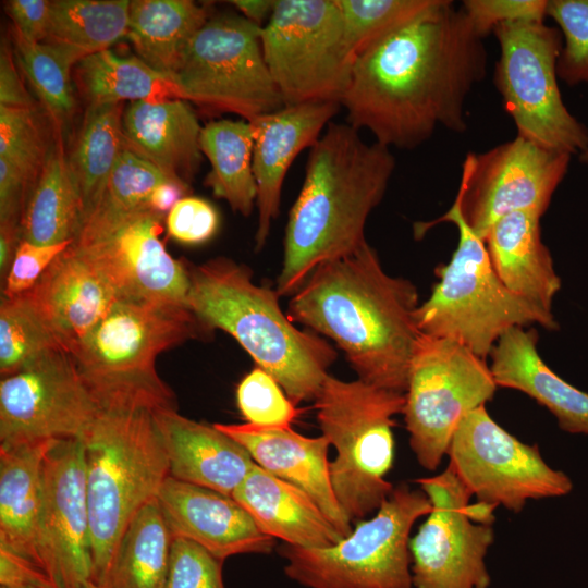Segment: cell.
Returning <instances> with one entry per match:
<instances>
[{
  "label": "cell",
  "mask_w": 588,
  "mask_h": 588,
  "mask_svg": "<svg viewBox=\"0 0 588 588\" xmlns=\"http://www.w3.org/2000/svg\"><path fill=\"white\" fill-rule=\"evenodd\" d=\"M500 46L493 83L517 136L571 156L588 147V128L564 105L556 64L561 32L544 21L503 23L493 32Z\"/></svg>",
  "instance_id": "obj_10"
},
{
  "label": "cell",
  "mask_w": 588,
  "mask_h": 588,
  "mask_svg": "<svg viewBox=\"0 0 588 588\" xmlns=\"http://www.w3.org/2000/svg\"><path fill=\"white\" fill-rule=\"evenodd\" d=\"M123 112V102L88 105L68 154L69 170L81 204V228L93 212L126 148Z\"/></svg>",
  "instance_id": "obj_32"
},
{
  "label": "cell",
  "mask_w": 588,
  "mask_h": 588,
  "mask_svg": "<svg viewBox=\"0 0 588 588\" xmlns=\"http://www.w3.org/2000/svg\"><path fill=\"white\" fill-rule=\"evenodd\" d=\"M395 169L390 148L365 142L347 123L330 122L309 148L305 177L283 241L277 293L293 295L313 270L366 242L365 225Z\"/></svg>",
  "instance_id": "obj_3"
},
{
  "label": "cell",
  "mask_w": 588,
  "mask_h": 588,
  "mask_svg": "<svg viewBox=\"0 0 588 588\" xmlns=\"http://www.w3.org/2000/svg\"><path fill=\"white\" fill-rule=\"evenodd\" d=\"M579 160L583 162V163H588V147L587 149L581 152L579 156Z\"/></svg>",
  "instance_id": "obj_56"
},
{
  "label": "cell",
  "mask_w": 588,
  "mask_h": 588,
  "mask_svg": "<svg viewBox=\"0 0 588 588\" xmlns=\"http://www.w3.org/2000/svg\"><path fill=\"white\" fill-rule=\"evenodd\" d=\"M127 0H53L44 42L68 47L83 58L126 37Z\"/></svg>",
  "instance_id": "obj_37"
},
{
  "label": "cell",
  "mask_w": 588,
  "mask_h": 588,
  "mask_svg": "<svg viewBox=\"0 0 588 588\" xmlns=\"http://www.w3.org/2000/svg\"><path fill=\"white\" fill-rule=\"evenodd\" d=\"M157 500L173 537L192 540L223 561L274 547L273 538L230 495L169 476Z\"/></svg>",
  "instance_id": "obj_21"
},
{
  "label": "cell",
  "mask_w": 588,
  "mask_h": 588,
  "mask_svg": "<svg viewBox=\"0 0 588 588\" xmlns=\"http://www.w3.org/2000/svg\"><path fill=\"white\" fill-rule=\"evenodd\" d=\"M232 498L257 527L273 539L301 548H327L343 537L302 489L272 475L256 463Z\"/></svg>",
  "instance_id": "obj_27"
},
{
  "label": "cell",
  "mask_w": 588,
  "mask_h": 588,
  "mask_svg": "<svg viewBox=\"0 0 588 588\" xmlns=\"http://www.w3.org/2000/svg\"><path fill=\"white\" fill-rule=\"evenodd\" d=\"M261 45L285 106L341 105L356 54L335 0H277Z\"/></svg>",
  "instance_id": "obj_11"
},
{
  "label": "cell",
  "mask_w": 588,
  "mask_h": 588,
  "mask_svg": "<svg viewBox=\"0 0 588 588\" xmlns=\"http://www.w3.org/2000/svg\"><path fill=\"white\" fill-rule=\"evenodd\" d=\"M13 49L2 44L0 53V107L35 108V102L22 81Z\"/></svg>",
  "instance_id": "obj_51"
},
{
  "label": "cell",
  "mask_w": 588,
  "mask_h": 588,
  "mask_svg": "<svg viewBox=\"0 0 588 588\" xmlns=\"http://www.w3.org/2000/svg\"><path fill=\"white\" fill-rule=\"evenodd\" d=\"M541 217L534 210L511 212L490 228L483 241L503 285L516 296L552 313L561 279L542 242Z\"/></svg>",
  "instance_id": "obj_28"
},
{
  "label": "cell",
  "mask_w": 588,
  "mask_h": 588,
  "mask_svg": "<svg viewBox=\"0 0 588 588\" xmlns=\"http://www.w3.org/2000/svg\"><path fill=\"white\" fill-rule=\"evenodd\" d=\"M200 149L210 163L204 184L244 217L256 206L253 170L254 128L246 120H217L200 133Z\"/></svg>",
  "instance_id": "obj_33"
},
{
  "label": "cell",
  "mask_w": 588,
  "mask_h": 588,
  "mask_svg": "<svg viewBox=\"0 0 588 588\" xmlns=\"http://www.w3.org/2000/svg\"><path fill=\"white\" fill-rule=\"evenodd\" d=\"M0 444V548L37 567L36 542L44 499V467L59 443Z\"/></svg>",
  "instance_id": "obj_29"
},
{
  "label": "cell",
  "mask_w": 588,
  "mask_h": 588,
  "mask_svg": "<svg viewBox=\"0 0 588 588\" xmlns=\"http://www.w3.org/2000/svg\"><path fill=\"white\" fill-rule=\"evenodd\" d=\"M314 401L322 436L335 450L334 494L351 522L362 520L394 489L385 476L394 460L393 417L403 414L405 394L328 375Z\"/></svg>",
  "instance_id": "obj_8"
},
{
  "label": "cell",
  "mask_w": 588,
  "mask_h": 588,
  "mask_svg": "<svg viewBox=\"0 0 588 588\" xmlns=\"http://www.w3.org/2000/svg\"><path fill=\"white\" fill-rule=\"evenodd\" d=\"M460 342L421 334L416 343L403 409L417 462L436 470L463 418L492 400L490 366Z\"/></svg>",
  "instance_id": "obj_13"
},
{
  "label": "cell",
  "mask_w": 588,
  "mask_h": 588,
  "mask_svg": "<svg viewBox=\"0 0 588 588\" xmlns=\"http://www.w3.org/2000/svg\"><path fill=\"white\" fill-rule=\"evenodd\" d=\"M446 455L448 466L471 495L514 513L528 500L563 497L573 489L569 477L550 467L536 444L503 429L486 405L463 418Z\"/></svg>",
  "instance_id": "obj_14"
},
{
  "label": "cell",
  "mask_w": 588,
  "mask_h": 588,
  "mask_svg": "<svg viewBox=\"0 0 588 588\" xmlns=\"http://www.w3.org/2000/svg\"><path fill=\"white\" fill-rule=\"evenodd\" d=\"M77 85L88 105L159 101L180 98L172 79L140 58L111 49L84 57L75 66Z\"/></svg>",
  "instance_id": "obj_35"
},
{
  "label": "cell",
  "mask_w": 588,
  "mask_h": 588,
  "mask_svg": "<svg viewBox=\"0 0 588 588\" xmlns=\"http://www.w3.org/2000/svg\"><path fill=\"white\" fill-rule=\"evenodd\" d=\"M242 16L262 27L271 17L277 0H232L230 1Z\"/></svg>",
  "instance_id": "obj_54"
},
{
  "label": "cell",
  "mask_w": 588,
  "mask_h": 588,
  "mask_svg": "<svg viewBox=\"0 0 588 588\" xmlns=\"http://www.w3.org/2000/svg\"><path fill=\"white\" fill-rule=\"evenodd\" d=\"M488 51L462 8L444 3L357 56L341 107L375 142L414 149L438 127L467 128L465 105Z\"/></svg>",
  "instance_id": "obj_1"
},
{
  "label": "cell",
  "mask_w": 588,
  "mask_h": 588,
  "mask_svg": "<svg viewBox=\"0 0 588 588\" xmlns=\"http://www.w3.org/2000/svg\"><path fill=\"white\" fill-rule=\"evenodd\" d=\"M81 440L90 516L93 581L103 585L120 538L136 512L169 477L154 407L131 401L99 402Z\"/></svg>",
  "instance_id": "obj_5"
},
{
  "label": "cell",
  "mask_w": 588,
  "mask_h": 588,
  "mask_svg": "<svg viewBox=\"0 0 588 588\" xmlns=\"http://www.w3.org/2000/svg\"><path fill=\"white\" fill-rule=\"evenodd\" d=\"M51 1L10 0L5 12L13 23L12 30L26 40L41 42L46 39Z\"/></svg>",
  "instance_id": "obj_49"
},
{
  "label": "cell",
  "mask_w": 588,
  "mask_h": 588,
  "mask_svg": "<svg viewBox=\"0 0 588 588\" xmlns=\"http://www.w3.org/2000/svg\"><path fill=\"white\" fill-rule=\"evenodd\" d=\"M171 79L181 99L246 121L285 106L264 57L261 27L242 15L210 16Z\"/></svg>",
  "instance_id": "obj_12"
},
{
  "label": "cell",
  "mask_w": 588,
  "mask_h": 588,
  "mask_svg": "<svg viewBox=\"0 0 588 588\" xmlns=\"http://www.w3.org/2000/svg\"><path fill=\"white\" fill-rule=\"evenodd\" d=\"M84 588H108L103 585L97 584L95 581H89Z\"/></svg>",
  "instance_id": "obj_57"
},
{
  "label": "cell",
  "mask_w": 588,
  "mask_h": 588,
  "mask_svg": "<svg viewBox=\"0 0 588 588\" xmlns=\"http://www.w3.org/2000/svg\"><path fill=\"white\" fill-rule=\"evenodd\" d=\"M37 565L59 588H84L94 577L90 516L82 440L60 441L44 467Z\"/></svg>",
  "instance_id": "obj_18"
},
{
  "label": "cell",
  "mask_w": 588,
  "mask_h": 588,
  "mask_svg": "<svg viewBox=\"0 0 588 588\" xmlns=\"http://www.w3.org/2000/svg\"><path fill=\"white\" fill-rule=\"evenodd\" d=\"M445 0H335L356 54L434 11Z\"/></svg>",
  "instance_id": "obj_40"
},
{
  "label": "cell",
  "mask_w": 588,
  "mask_h": 588,
  "mask_svg": "<svg viewBox=\"0 0 588 588\" xmlns=\"http://www.w3.org/2000/svg\"><path fill=\"white\" fill-rule=\"evenodd\" d=\"M462 3L474 29L482 38L503 23L544 21L548 8V0H465Z\"/></svg>",
  "instance_id": "obj_46"
},
{
  "label": "cell",
  "mask_w": 588,
  "mask_h": 588,
  "mask_svg": "<svg viewBox=\"0 0 588 588\" xmlns=\"http://www.w3.org/2000/svg\"><path fill=\"white\" fill-rule=\"evenodd\" d=\"M416 285L388 274L366 241L343 257L317 266L287 309L292 321L330 338L359 380L404 393L416 343Z\"/></svg>",
  "instance_id": "obj_2"
},
{
  "label": "cell",
  "mask_w": 588,
  "mask_h": 588,
  "mask_svg": "<svg viewBox=\"0 0 588 588\" xmlns=\"http://www.w3.org/2000/svg\"><path fill=\"white\" fill-rule=\"evenodd\" d=\"M126 147L168 179L186 184L201 161L200 126L191 103L181 98L134 101L124 109Z\"/></svg>",
  "instance_id": "obj_25"
},
{
  "label": "cell",
  "mask_w": 588,
  "mask_h": 588,
  "mask_svg": "<svg viewBox=\"0 0 588 588\" xmlns=\"http://www.w3.org/2000/svg\"><path fill=\"white\" fill-rule=\"evenodd\" d=\"M431 509L421 490L394 487L371 518L358 520L335 544L281 546L284 573L307 588H414L411 531Z\"/></svg>",
  "instance_id": "obj_9"
},
{
  "label": "cell",
  "mask_w": 588,
  "mask_h": 588,
  "mask_svg": "<svg viewBox=\"0 0 588 588\" xmlns=\"http://www.w3.org/2000/svg\"><path fill=\"white\" fill-rule=\"evenodd\" d=\"M236 403L246 422L260 427H291L301 413L279 382L258 366L237 385Z\"/></svg>",
  "instance_id": "obj_43"
},
{
  "label": "cell",
  "mask_w": 588,
  "mask_h": 588,
  "mask_svg": "<svg viewBox=\"0 0 588 588\" xmlns=\"http://www.w3.org/2000/svg\"><path fill=\"white\" fill-rule=\"evenodd\" d=\"M53 138L47 135L36 108L0 107V158L35 184Z\"/></svg>",
  "instance_id": "obj_41"
},
{
  "label": "cell",
  "mask_w": 588,
  "mask_h": 588,
  "mask_svg": "<svg viewBox=\"0 0 588 588\" xmlns=\"http://www.w3.org/2000/svg\"><path fill=\"white\" fill-rule=\"evenodd\" d=\"M340 108L338 102L284 106L248 121L254 128L257 252L265 246L271 223L279 216L282 185L291 164L299 152L319 139Z\"/></svg>",
  "instance_id": "obj_20"
},
{
  "label": "cell",
  "mask_w": 588,
  "mask_h": 588,
  "mask_svg": "<svg viewBox=\"0 0 588 588\" xmlns=\"http://www.w3.org/2000/svg\"><path fill=\"white\" fill-rule=\"evenodd\" d=\"M26 293L72 355L119 299L91 259L73 243Z\"/></svg>",
  "instance_id": "obj_22"
},
{
  "label": "cell",
  "mask_w": 588,
  "mask_h": 588,
  "mask_svg": "<svg viewBox=\"0 0 588 588\" xmlns=\"http://www.w3.org/2000/svg\"><path fill=\"white\" fill-rule=\"evenodd\" d=\"M164 222L171 238L184 245H199L215 236L220 218L208 200L185 196L170 210Z\"/></svg>",
  "instance_id": "obj_45"
},
{
  "label": "cell",
  "mask_w": 588,
  "mask_h": 588,
  "mask_svg": "<svg viewBox=\"0 0 588 588\" xmlns=\"http://www.w3.org/2000/svg\"><path fill=\"white\" fill-rule=\"evenodd\" d=\"M212 332L188 306L120 298L73 357L97 403L176 407L173 392L157 373V356Z\"/></svg>",
  "instance_id": "obj_7"
},
{
  "label": "cell",
  "mask_w": 588,
  "mask_h": 588,
  "mask_svg": "<svg viewBox=\"0 0 588 588\" xmlns=\"http://www.w3.org/2000/svg\"><path fill=\"white\" fill-rule=\"evenodd\" d=\"M168 180L156 167L126 147L73 243L79 246L91 244L133 215L148 209L152 191Z\"/></svg>",
  "instance_id": "obj_36"
},
{
  "label": "cell",
  "mask_w": 588,
  "mask_h": 588,
  "mask_svg": "<svg viewBox=\"0 0 588 588\" xmlns=\"http://www.w3.org/2000/svg\"><path fill=\"white\" fill-rule=\"evenodd\" d=\"M188 192L189 186L186 184L172 180L164 181L152 191L148 203L149 209L167 217L175 204L187 196Z\"/></svg>",
  "instance_id": "obj_52"
},
{
  "label": "cell",
  "mask_w": 588,
  "mask_h": 588,
  "mask_svg": "<svg viewBox=\"0 0 588 588\" xmlns=\"http://www.w3.org/2000/svg\"><path fill=\"white\" fill-rule=\"evenodd\" d=\"M210 16L206 5L192 0H133L126 38L138 58L171 78L186 46Z\"/></svg>",
  "instance_id": "obj_31"
},
{
  "label": "cell",
  "mask_w": 588,
  "mask_h": 588,
  "mask_svg": "<svg viewBox=\"0 0 588 588\" xmlns=\"http://www.w3.org/2000/svg\"><path fill=\"white\" fill-rule=\"evenodd\" d=\"M152 415L169 476L232 497L255 464L249 453L215 425L189 419L176 407H158Z\"/></svg>",
  "instance_id": "obj_24"
},
{
  "label": "cell",
  "mask_w": 588,
  "mask_h": 588,
  "mask_svg": "<svg viewBox=\"0 0 588 588\" xmlns=\"http://www.w3.org/2000/svg\"><path fill=\"white\" fill-rule=\"evenodd\" d=\"M188 307L210 330L231 334L294 404L316 399L336 352L293 324L277 291L257 285L247 266L226 257L188 264Z\"/></svg>",
  "instance_id": "obj_4"
},
{
  "label": "cell",
  "mask_w": 588,
  "mask_h": 588,
  "mask_svg": "<svg viewBox=\"0 0 588 588\" xmlns=\"http://www.w3.org/2000/svg\"><path fill=\"white\" fill-rule=\"evenodd\" d=\"M173 539L157 498L150 500L136 512L122 534L103 586L162 588Z\"/></svg>",
  "instance_id": "obj_34"
},
{
  "label": "cell",
  "mask_w": 588,
  "mask_h": 588,
  "mask_svg": "<svg viewBox=\"0 0 588 588\" xmlns=\"http://www.w3.org/2000/svg\"><path fill=\"white\" fill-rule=\"evenodd\" d=\"M571 157L517 135L483 152H467L454 199L466 223L483 240L511 212L534 210L543 216Z\"/></svg>",
  "instance_id": "obj_15"
},
{
  "label": "cell",
  "mask_w": 588,
  "mask_h": 588,
  "mask_svg": "<svg viewBox=\"0 0 588 588\" xmlns=\"http://www.w3.org/2000/svg\"><path fill=\"white\" fill-rule=\"evenodd\" d=\"M223 560L196 542L174 537L169 571L162 588H225Z\"/></svg>",
  "instance_id": "obj_44"
},
{
  "label": "cell",
  "mask_w": 588,
  "mask_h": 588,
  "mask_svg": "<svg viewBox=\"0 0 588 588\" xmlns=\"http://www.w3.org/2000/svg\"><path fill=\"white\" fill-rule=\"evenodd\" d=\"M416 482L432 509L409 540L414 588H489L485 558L494 534L466 517L471 493L449 466Z\"/></svg>",
  "instance_id": "obj_17"
},
{
  "label": "cell",
  "mask_w": 588,
  "mask_h": 588,
  "mask_svg": "<svg viewBox=\"0 0 588 588\" xmlns=\"http://www.w3.org/2000/svg\"><path fill=\"white\" fill-rule=\"evenodd\" d=\"M56 350L64 348L27 293L14 297L1 296V377L11 375Z\"/></svg>",
  "instance_id": "obj_39"
},
{
  "label": "cell",
  "mask_w": 588,
  "mask_h": 588,
  "mask_svg": "<svg viewBox=\"0 0 588 588\" xmlns=\"http://www.w3.org/2000/svg\"><path fill=\"white\" fill-rule=\"evenodd\" d=\"M97 409L73 355L52 351L1 377L0 444L81 438Z\"/></svg>",
  "instance_id": "obj_16"
},
{
  "label": "cell",
  "mask_w": 588,
  "mask_h": 588,
  "mask_svg": "<svg viewBox=\"0 0 588 588\" xmlns=\"http://www.w3.org/2000/svg\"><path fill=\"white\" fill-rule=\"evenodd\" d=\"M0 588H59L39 567L0 548Z\"/></svg>",
  "instance_id": "obj_50"
},
{
  "label": "cell",
  "mask_w": 588,
  "mask_h": 588,
  "mask_svg": "<svg viewBox=\"0 0 588 588\" xmlns=\"http://www.w3.org/2000/svg\"><path fill=\"white\" fill-rule=\"evenodd\" d=\"M33 186L21 170L0 158V222H21Z\"/></svg>",
  "instance_id": "obj_48"
},
{
  "label": "cell",
  "mask_w": 588,
  "mask_h": 588,
  "mask_svg": "<svg viewBox=\"0 0 588 588\" xmlns=\"http://www.w3.org/2000/svg\"><path fill=\"white\" fill-rule=\"evenodd\" d=\"M73 242L38 245L22 238L2 282L1 296L14 297L30 291L54 259Z\"/></svg>",
  "instance_id": "obj_47"
},
{
  "label": "cell",
  "mask_w": 588,
  "mask_h": 588,
  "mask_svg": "<svg viewBox=\"0 0 588 588\" xmlns=\"http://www.w3.org/2000/svg\"><path fill=\"white\" fill-rule=\"evenodd\" d=\"M548 16L563 40L558 77L569 86L588 84V0H548Z\"/></svg>",
  "instance_id": "obj_42"
},
{
  "label": "cell",
  "mask_w": 588,
  "mask_h": 588,
  "mask_svg": "<svg viewBox=\"0 0 588 588\" xmlns=\"http://www.w3.org/2000/svg\"><path fill=\"white\" fill-rule=\"evenodd\" d=\"M537 344L534 327H515L501 335L489 356L498 388L527 394L551 412L562 430L588 434V393L555 373Z\"/></svg>",
  "instance_id": "obj_26"
},
{
  "label": "cell",
  "mask_w": 588,
  "mask_h": 588,
  "mask_svg": "<svg viewBox=\"0 0 588 588\" xmlns=\"http://www.w3.org/2000/svg\"><path fill=\"white\" fill-rule=\"evenodd\" d=\"M22 240L20 223L0 222V278L5 279Z\"/></svg>",
  "instance_id": "obj_53"
},
{
  "label": "cell",
  "mask_w": 588,
  "mask_h": 588,
  "mask_svg": "<svg viewBox=\"0 0 588 588\" xmlns=\"http://www.w3.org/2000/svg\"><path fill=\"white\" fill-rule=\"evenodd\" d=\"M17 66L54 128L64 130L75 112L72 70L83 57L64 46L29 41L12 30Z\"/></svg>",
  "instance_id": "obj_38"
},
{
  "label": "cell",
  "mask_w": 588,
  "mask_h": 588,
  "mask_svg": "<svg viewBox=\"0 0 588 588\" xmlns=\"http://www.w3.org/2000/svg\"><path fill=\"white\" fill-rule=\"evenodd\" d=\"M453 223L457 246L450 261L437 269L439 282L415 310L421 334L455 340L487 359L498 340L515 327L538 324L558 330L553 313H547L510 292L495 274L485 241L464 220L458 203L428 222H415L414 237L422 238L434 225Z\"/></svg>",
  "instance_id": "obj_6"
},
{
  "label": "cell",
  "mask_w": 588,
  "mask_h": 588,
  "mask_svg": "<svg viewBox=\"0 0 588 588\" xmlns=\"http://www.w3.org/2000/svg\"><path fill=\"white\" fill-rule=\"evenodd\" d=\"M238 442L254 462L272 475L305 491L323 511L341 536L351 531V520L334 494L324 436L305 437L287 428L252 424H213Z\"/></svg>",
  "instance_id": "obj_23"
},
{
  "label": "cell",
  "mask_w": 588,
  "mask_h": 588,
  "mask_svg": "<svg viewBox=\"0 0 588 588\" xmlns=\"http://www.w3.org/2000/svg\"><path fill=\"white\" fill-rule=\"evenodd\" d=\"M497 505L483 500H478L475 503L468 502L465 505L464 513L466 517L474 524L491 526L495 520L493 514Z\"/></svg>",
  "instance_id": "obj_55"
},
{
  "label": "cell",
  "mask_w": 588,
  "mask_h": 588,
  "mask_svg": "<svg viewBox=\"0 0 588 588\" xmlns=\"http://www.w3.org/2000/svg\"><path fill=\"white\" fill-rule=\"evenodd\" d=\"M63 133L53 127L48 157L20 222L22 238L38 245L74 241L82 225L79 198L69 170Z\"/></svg>",
  "instance_id": "obj_30"
},
{
  "label": "cell",
  "mask_w": 588,
  "mask_h": 588,
  "mask_svg": "<svg viewBox=\"0 0 588 588\" xmlns=\"http://www.w3.org/2000/svg\"><path fill=\"white\" fill-rule=\"evenodd\" d=\"M166 217L139 211L107 236L79 247L96 265L118 298L188 306V264L170 255L162 241Z\"/></svg>",
  "instance_id": "obj_19"
}]
</instances>
